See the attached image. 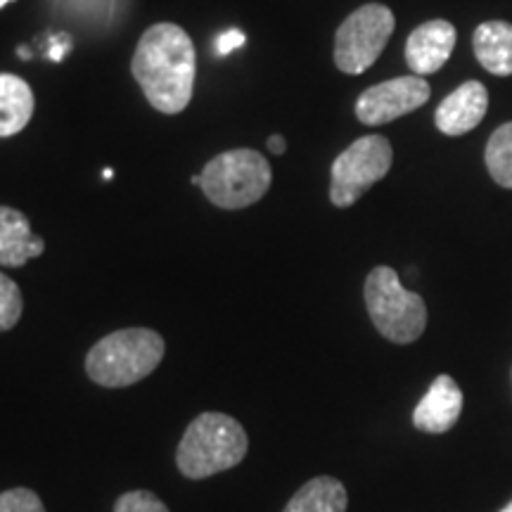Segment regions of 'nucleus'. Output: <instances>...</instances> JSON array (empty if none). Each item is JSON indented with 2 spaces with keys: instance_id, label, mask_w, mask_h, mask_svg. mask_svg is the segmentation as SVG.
Masks as SVG:
<instances>
[{
  "instance_id": "obj_1",
  "label": "nucleus",
  "mask_w": 512,
  "mask_h": 512,
  "mask_svg": "<svg viewBox=\"0 0 512 512\" xmlns=\"http://www.w3.org/2000/svg\"><path fill=\"white\" fill-rule=\"evenodd\" d=\"M131 74L157 112H183L195 91V43L178 24H152L140 36L131 60Z\"/></svg>"
},
{
  "instance_id": "obj_2",
  "label": "nucleus",
  "mask_w": 512,
  "mask_h": 512,
  "mask_svg": "<svg viewBox=\"0 0 512 512\" xmlns=\"http://www.w3.org/2000/svg\"><path fill=\"white\" fill-rule=\"evenodd\" d=\"M166 344L150 328H126L102 337L86 356V373L107 389L131 387L155 373L164 361Z\"/></svg>"
},
{
  "instance_id": "obj_3",
  "label": "nucleus",
  "mask_w": 512,
  "mask_h": 512,
  "mask_svg": "<svg viewBox=\"0 0 512 512\" xmlns=\"http://www.w3.org/2000/svg\"><path fill=\"white\" fill-rule=\"evenodd\" d=\"M247 432L226 413H202L190 422L176 451V465L188 479H207L240 465L247 456Z\"/></svg>"
},
{
  "instance_id": "obj_4",
  "label": "nucleus",
  "mask_w": 512,
  "mask_h": 512,
  "mask_svg": "<svg viewBox=\"0 0 512 512\" xmlns=\"http://www.w3.org/2000/svg\"><path fill=\"white\" fill-rule=\"evenodd\" d=\"M273 171L261 152L238 147L216 155L202 169V192L221 209H247L271 188Z\"/></svg>"
},
{
  "instance_id": "obj_5",
  "label": "nucleus",
  "mask_w": 512,
  "mask_h": 512,
  "mask_svg": "<svg viewBox=\"0 0 512 512\" xmlns=\"http://www.w3.org/2000/svg\"><path fill=\"white\" fill-rule=\"evenodd\" d=\"M363 294H366L368 316L384 339L394 344H411L425 332V299L406 290L394 268H373L366 278Z\"/></svg>"
},
{
  "instance_id": "obj_6",
  "label": "nucleus",
  "mask_w": 512,
  "mask_h": 512,
  "mask_svg": "<svg viewBox=\"0 0 512 512\" xmlns=\"http://www.w3.org/2000/svg\"><path fill=\"white\" fill-rule=\"evenodd\" d=\"M394 162V150L384 136H363L332 162L330 202L347 209L361 200L377 181L389 174Z\"/></svg>"
},
{
  "instance_id": "obj_7",
  "label": "nucleus",
  "mask_w": 512,
  "mask_h": 512,
  "mask_svg": "<svg viewBox=\"0 0 512 512\" xmlns=\"http://www.w3.org/2000/svg\"><path fill=\"white\" fill-rule=\"evenodd\" d=\"M396 19L387 5L368 3L351 12L335 34V64L339 72L358 76L373 67L394 34Z\"/></svg>"
},
{
  "instance_id": "obj_8",
  "label": "nucleus",
  "mask_w": 512,
  "mask_h": 512,
  "mask_svg": "<svg viewBox=\"0 0 512 512\" xmlns=\"http://www.w3.org/2000/svg\"><path fill=\"white\" fill-rule=\"evenodd\" d=\"M432 88L422 76H399L370 86L356 100V117L366 126H382L406 117L430 100Z\"/></svg>"
},
{
  "instance_id": "obj_9",
  "label": "nucleus",
  "mask_w": 512,
  "mask_h": 512,
  "mask_svg": "<svg viewBox=\"0 0 512 512\" xmlns=\"http://www.w3.org/2000/svg\"><path fill=\"white\" fill-rule=\"evenodd\" d=\"M456 27L446 19L420 24L406 41V62L415 76L437 74L456 48Z\"/></svg>"
},
{
  "instance_id": "obj_10",
  "label": "nucleus",
  "mask_w": 512,
  "mask_h": 512,
  "mask_svg": "<svg viewBox=\"0 0 512 512\" xmlns=\"http://www.w3.org/2000/svg\"><path fill=\"white\" fill-rule=\"evenodd\" d=\"M489 110V93L484 83L465 81L451 95H446L434 114V124L444 136H465L477 128Z\"/></svg>"
},
{
  "instance_id": "obj_11",
  "label": "nucleus",
  "mask_w": 512,
  "mask_h": 512,
  "mask_svg": "<svg viewBox=\"0 0 512 512\" xmlns=\"http://www.w3.org/2000/svg\"><path fill=\"white\" fill-rule=\"evenodd\" d=\"M463 413V392L451 375H439L430 384L413 411L415 430L425 434H444L456 425Z\"/></svg>"
},
{
  "instance_id": "obj_12",
  "label": "nucleus",
  "mask_w": 512,
  "mask_h": 512,
  "mask_svg": "<svg viewBox=\"0 0 512 512\" xmlns=\"http://www.w3.org/2000/svg\"><path fill=\"white\" fill-rule=\"evenodd\" d=\"M46 252V242L34 235L22 211L0 207V266L19 268Z\"/></svg>"
},
{
  "instance_id": "obj_13",
  "label": "nucleus",
  "mask_w": 512,
  "mask_h": 512,
  "mask_svg": "<svg viewBox=\"0 0 512 512\" xmlns=\"http://www.w3.org/2000/svg\"><path fill=\"white\" fill-rule=\"evenodd\" d=\"M475 55L486 72L496 76L512 74V24L494 19L484 22L475 29L472 36Z\"/></svg>"
},
{
  "instance_id": "obj_14",
  "label": "nucleus",
  "mask_w": 512,
  "mask_h": 512,
  "mask_svg": "<svg viewBox=\"0 0 512 512\" xmlns=\"http://www.w3.org/2000/svg\"><path fill=\"white\" fill-rule=\"evenodd\" d=\"M34 91L15 74H0V138L22 133L34 117Z\"/></svg>"
},
{
  "instance_id": "obj_15",
  "label": "nucleus",
  "mask_w": 512,
  "mask_h": 512,
  "mask_svg": "<svg viewBox=\"0 0 512 512\" xmlns=\"http://www.w3.org/2000/svg\"><path fill=\"white\" fill-rule=\"evenodd\" d=\"M349 496L335 477H313L290 498L283 512H347Z\"/></svg>"
},
{
  "instance_id": "obj_16",
  "label": "nucleus",
  "mask_w": 512,
  "mask_h": 512,
  "mask_svg": "<svg viewBox=\"0 0 512 512\" xmlns=\"http://www.w3.org/2000/svg\"><path fill=\"white\" fill-rule=\"evenodd\" d=\"M486 169L501 188L512 190V121L498 126L486 145Z\"/></svg>"
},
{
  "instance_id": "obj_17",
  "label": "nucleus",
  "mask_w": 512,
  "mask_h": 512,
  "mask_svg": "<svg viewBox=\"0 0 512 512\" xmlns=\"http://www.w3.org/2000/svg\"><path fill=\"white\" fill-rule=\"evenodd\" d=\"M24 311V299L22 290L15 280L8 278L5 273H0V332L12 330L19 323Z\"/></svg>"
},
{
  "instance_id": "obj_18",
  "label": "nucleus",
  "mask_w": 512,
  "mask_h": 512,
  "mask_svg": "<svg viewBox=\"0 0 512 512\" xmlns=\"http://www.w3.org/2000/svg\"><path fill=\"white\" fill-rule=\"evenodd\" d=\"M0 512H46V505L36 491L10 489L0 494Z\"/></svg>"
},
{
  "instance_id": "obj_19",
  "label": "nucleus",
  "mask_w": 512,
  "mask_h": 512,
  "mask_svg": "<svg viewBox=\"0 0 512 512\" xmlns=\"http://www.w3.org/2000/svg\"><path fill=\"white\" fill-rule=\"evenodd\" d=\"M114 512H169V508L150 491H128L114 503Z\"/></svg>"
},
{
  "instance_id": "obj_20",
  "label": "nucleus",
  "mask_w": 512,
  "mask_h": 512,
  "mask_svg": "<svg viewBox=\"0 0 512 512\" xmlns=\"http://www.w3.org/2000/svg\"><path fill=\"white\" fill-rule=\"evenodd\" d=\"M240 46H245V34H242L240 29H230L226 34H221L219 41H216V50H219V55H230Z\"/></svg>"
},
{
  "instance_id": "obj_21",
  "label": "nucleus",
  "mask_w": 512,
  "mask_h": 512,
  "mask_svg": "<svg viewBox=\"0 0 512 512\" xmlns=\"http://www.w3.org/2000/svg\"><path fill=\"white\" fill-rule=\"evenodd\" d=\"M72 50V38H67V34H60V36H53L50 38V48H48V57L53 62H60L64 55Z\"/></svg>"
},
{
  "instance_id": "obj_22",
  "label": "nucleus",
  "mask_w": 512,
  "mask_h": 512,
  "mask_svg": "<svg viewBox=\"0 0 512 512\" xmlns=\"http://www.w3.org/2000/svg\"><path fill=\"white\" fill-rule=\"evenodd\" d=\"M285 138L283 136H271L268 138V150L273 152V155H285Z\"/></svg>"
},
{
  "instance_id": "obj_23",
  "label": "nucleus",
  "mask_w": 512,
  "mask_h": 512,
  "mask_svg": "<svg viewBox=\"0 0 512 512\" xmlns=\"http://www.w3.org/2000/svg\"><path fill=\"white\" fill-rule=\"evenodd\" d=\"M19 57H22V60H29V57H31V50L29 48H19Z\"/></svg>"
},
{
  "instance_id": "obj_24",
  "label": "nucleus",
  "mask_w": 512,
  "mask_h": 512,
  "mask_svg": "<svg viewBox=\"0 0 512 512\" xmlns=\"http://www.w3.org/2000/svg\"><path fill=\"white\" fill-rule=\"evenodd\" d=\"M190 183H192V185H202V174L190 176Z\"/></svg>"
},
{
  "instance_id": "obj_25",
  "label": "nucleus",
  "mask_w": 512,
  "mask_h": 512,
  "mask_svg": "<svg viewBox=\"0 0 512 512\" xmlns=\"http://www.w3.org/2000/svg\"><path fill=\"white\" fill-rule=\"evenodd\" d=\"M8 3H15V0H0V8H5Z\"/></svg>"
},
{
  "instance_id": "obj_26",
  "label": "nucleus",
  "mask_w": 512,
  "mask_h": 512,
  "mask_svg": "<svg viewBox=\"0 0 512 512\" xmlns=\"http://www.w3.org/2000/svg\"><path fill=\"white\" fill-rule=\"evenodd\" d=\"M501 512H512V501H510V503H508V505H505V508H503V510H501Z\"/></svg>"
}]
</instances>
